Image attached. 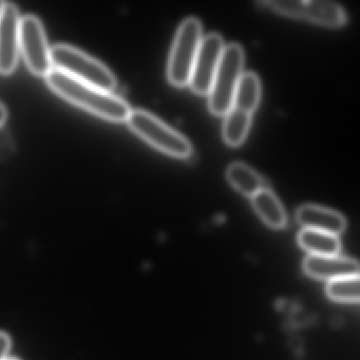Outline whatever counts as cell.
I'll return each instance as SVG.
<instances>
[{"label": "cell", "mask_w": 360, "mask_h": 360, "mask_svg": "<svg viewBox=\"0 0 360 360\" xmlns=\"http://www.w3.org/2000/svg\"><path fill=\"white\" fill-rule=\"evenodd\" d=\"M46 79L58 96L102 119L121 123L127 121L131 112L123 98L77 81L58 69H52Z\"/></svg>", "instance_id": "1"}, {"label": "cell", "mask_w": 360, "mask_h": 360, "mask_svg": "<svg viewBox=\"0 0 360 360\" xmlns=\"http://www.w3.org/2000/svg\"><path fill=\"white\" fill-rule=\"evenodd\" d=\"M52 67L69 77L111 92L117 85L115 75L102 63L70 46L58 45L50 50Z\"/></svg>", "instance_id": "2"}, {"label": "cell", "mask_w": 360, "mask_h": 360, "mask_svg": "<svg viewBox=\"0 0 360 360\" xmlns=\"http://www.w3.org/2000/svg\"><path fill=\"white\" fill-rule=\"evenodd\" d=\"M243 50L239 45L224 47L208 94V105L214 115H225L233 107L236 89L243 75Z\"/></svg>", "instance_id": "3"}, {"label": "cell", "mask_w": 360, "mask_h": 360, "mask_svg": "<svg viewBox=\"0 0 360 360\" xmlns=\"http://www.w3.org/2000/svg\"><path fill=\"white\" fill-rule=\"evenodd\" d=\"M127 122L139 136L164 153L180 159L193 153V146L184 136L147 111L131 110Z\"/></svg>", "instance_id": "4"}, {"label": "cell", "mask_w": 360, "mask_h": 360, "mask_svg": "<svg viewBox=\"0 0 360 360\" xmlns=\"http://www.w3.org/2000/svg\"><path fill=\"white\" fill-rule=\"evenodd\" d=\"M202 39V27L197 18H187L181 24L168 62V79L172 85H188Z\"/></svg>", "instance_id": "5"}, {"label": "cell", "mask_w": 360, "mask_h": 360, "mask_svg": "<svg viewBox=\"0 0 360 360\" xmlns=\"http://www.w3.org/2000/svg\"><path fill=\"white\" fill-rule=\"evenodd\" d=\"M262 5L269 6L274 11L283 15L332 28L343 26L347 22L345 10L326 0H273L264 1Z\"/></svg>", "instance_id": "6"}, {"label": "cell", "mask_w": 360, "mask_h": 360, "mask_svg": "<svg viewBox=\"0 0 360 360\" xmlns=\"http://www.w3.org/2000/svg\"><path fill=\"white\" fill-rule=\"evenodd\" d=\"M20 49L33 75L46 77L53 69L43 25L35 16H25L20 20Z\"/></svg>", "instance_id": "7"}, {"label": "cell", "mask_w": 360, "mask_h": 360, "mask_svg": "<svg viewBox=\"0 0 360 360\" xmlns=\"http://www.w3.org/2000/svg\"><path fill=\"white\" fill-rule=\"evenodd\" d=\"M224 47L222 37L216 33L202 39L188 84L195 94H210Z\"/></svg>", "instance_id": "8"}, {"label": "cell", "mask_w": 360, "mask_h": 360, "mask_svg": "<svg viewBox=\"0 0 360 360\" xmlns=\"http://www.w3.org/2000/svg\"><path fill=\"white\" fill-rule=\"evenodd\" d=\"M20 11L12 4H4L0 15V73L10 75L16 68L20 51Z\"/></svg>", "instance_id": "9"}, {"label": "cell", "mask_w": 360, "mask_h": 360, "mask_svg": "<svg viewBox=\"0 0 360 360\" xmlns=\"http://www.w3.org/2000/svg\"><path fill=\"white\" fill-rule=\"evenodd\" d=\"M303 269L316 279L333 280L353 277L359 274V265L354 259L337 256H311L305 258Z\"/></svg>", "instance_id": "10"}, {"label": "cell", "mask_w": 360, "mask_h": 360, "mask_svg": "<svg viewBox=\"0 0 360 360\" xmlns=\"http://www.w3.org/2000/svg\"><path fill=\"white\" fill-rule=\"evenodd\" d=\"M297 221L304 229L338 236L345 231V217L334 210L315 205H304L297 212Z\"/></svg>", "instance_id": "11"}, {"label": "cell", "mask_w": 360, "mask_h": 360, "mask_svg": "<svg viewBox=\"0 0 360 360\" xmlns=\"http://www.w3.org/2000/svg\"><path fill=\"white\" fill-rule=\"evenodd\" d=\"M252 202L257 214L271 229H280L286 226L288 217L273 191L267 188L261 189L252 198Z\"/></svg>", "instance_id": "12"}, {"label": "cell", "mask_w": 360, "mask_h": 360, "mask_svg": "<svg viewBox=\"0 0 360 360\" xmlns=\"http://www.w3.org/2000/svg\"><path fill=\"white\" fill-rule=\"evenodd\" d=\"M298 242L313 256H337L340 250L338 237L323 231L304 229L299 233Z\"/></svg>", "instance_id": "13"}, {"label": "cell", "mask_w": 360, "mask_h": 360, "mask_svg": "<svg viewBox=\"0 0 360 360\" xmlns=\"http://www.w3.org/2000/svg\"><path fill=\"white\" fill-rule=\"evenodd\" d=\"M260 94L261 86L258 77L252 72L243 73L236 89L231 108L252 115L258 106Z\"/></svg>", "instance_id": "14"}, {"label": "cell", "mask_w": 360, "mask_h": 360, "mask_svg": "<svg viewBox=\"0 0 360 360\" xmlns=\"http://www.w3.org/2000/svg\"><path fill=\"white\" fill-rule=\"evenodd\" d=\"M226 176L231 186L246 197L252 198L264 188L262 178L246 164H231L227 169Z\"/></svg>", "instance_id": "15"}, {"label": "cell", "mask_w": 360, "mask_h": 360, "mask_svg": "<svg viewBox=\"0 0 360 360\" xmlns=\"http://www.w3.org/2000/svg\"><path fill=\"white\" fill-rule=\"evenodd\" d=\"M252 123V115L231 108L225 115L223 138L229 146H239L245 140Z\"/></svg>", "instance_id": "16"}, {"label": "cell", "mask_w": 360, "mask_h": 360, "mask_svg": "<svg viewBox=\"0 0 360 360\" xmlns=\"http://www.w3.org/2000/svg\"><path fill=\"white\" fill-rule=\"evenodd\" d=\"M326 292L333 300L341 302H358L359 301V277L340 278L333 280L326 285Z\"/></svg>", "instance_id": "17"}, {"label": "cell", "mask_w": 360, "mask_h": 360, "mask_svg": "<svg viewBox=\"0 0 360 360\" xmlns=\"http://www.w3.org/2000/svg\"><path fill=\"white\" fill-rule=\"evenodd\" d=\"M10 347H11L10 337L6 333L0 332V360H7Z\"/></svg>", "instance_id": "18"}, {"label": "cell", "mask_w": 360, "mask_h": 360, "mask_svg": "<svg viewBox=\"0 0 360 360\" xmlns=\"http://www.w3.org/2000/svg\"><path fill=\"white\" fill-rule=\"evenodd\" d=\"M7 109L5 108L4 105L0 104V126H3L4 124H5L6 120H7Z\"/></svg>", "instance_id": "19"}, {"label": "cell", "mask_w": 360, "mask_h": 360, "mask_svg": "<svg viewBox=\"0 0 360 360\" xmlns=\"http://www.w3.org/2000/svg\"><path fill=\"white\" fill-rule=\"evenodd\" d=\"M3 8H4V3H1V1H0V15H1V12H3Z\"/></svg>", "instance_id": "20"}, {"label": "cell", "mask_w": 360, "mask_h": 360, "mask_svg": "<svg viewBox=\"0 0 360 360\" xmlns=\"http://www.w3.org/2000/svg\"><path fill=\"white\" fill-rule=\"evenodd\" d=\"M7 360H18V359H7Z\"/></svg>", "instance_id": "21"}]
</instances>
